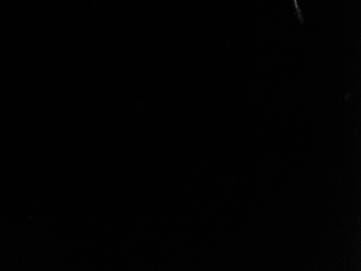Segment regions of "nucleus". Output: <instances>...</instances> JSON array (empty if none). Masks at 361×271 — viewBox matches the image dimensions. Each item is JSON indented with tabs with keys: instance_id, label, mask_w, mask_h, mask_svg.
<instances>
[]
</instances>
